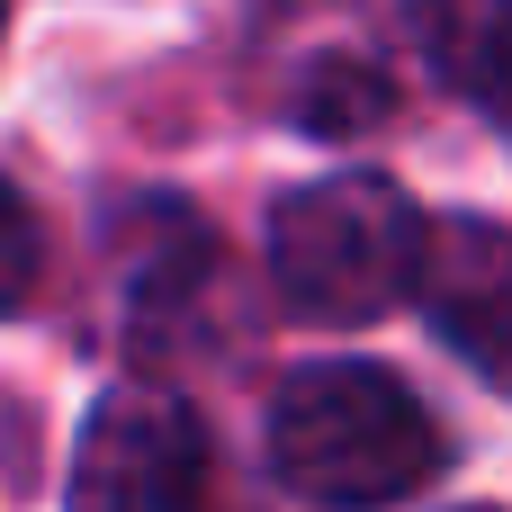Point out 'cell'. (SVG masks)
Here are the masks:
<instances>
[{"label": "cell", "instance_id": "6da1fadb", "mask_svg": "<svg viewBox=\"0 0 512 512\" xmlns=\"http://www.w3.org/2000/svg\"><path fill=\"white\" fill-rule=\"evenodd\" d=\"M270 468L324 512H378L450 468L432 405L378 360H306L270 396Z\"/></svg>", "mask_w": 512, "mask_h": 512}, {"label": "cell", "instance_id": "7a4b0ae2", "mask_svg": "<svg viewBox=\"0 0 512 512\" xmlns=\"http://www.w3.org/2000/svg\"><path fill=\"white\" fill-rule=\"evenodd\" d=\"M423 243H432V225L414 216V198L396 180L333 171V180H306L279 198L270 279H279L288 315H306V324H378L396 297H414Z\"/></svg>", "mask_w": 512, "mask_h": 512}, {"label": "cell", "instance_id": "3957f363", "mask_svg": "<svg viewBox=\"0 0 512 512\" xmlns=\"http://www.w3.org/2000/svg\"><path fill=\"white\" fill-rule=\"evenodd\" d=\"M63 512H216L207 423L171 387H108L81 423Z\"/></svg>", "mask_w": 512, "mask_h": 512}, {"label": "cell", "instance_id": "277c9868", "mask_svg": "<svg viewBox=\"0 0 512 512\" xmlns=\"http://www.w3.org/2000/svg\"><path fill=\"white\" fill-rule=\"evenodd\" d=\"M414 297H423L432 333L495 396H512V225H495V216H432Z\"/></svg>", "mask_w": 512, "mask_h": 512}, {"label": "cell", "instance_id": "5b68a950", "mask_svg": "<svg viewBox=\"0 0 512 512\" xmlns=\"http://www.w3.org/2000/svg\"><path fill=\"white\" fill-rule=\"evenodd\" d=\"M432 72L468 90L477 108L512 117V0H405Z\"/></svg>", "mask_w": 512, "mask_h": 512}, {"label": "cell", "instance_id": "8992f818", "mask_svg": "<svg viewBox=\"0 0 512 512\" xmlns=\"http://www.w3.org/2000/svg\"><path fill=\"white\" fill-rule=\"evenodd\" d=\"M288 117L315 126V135H351L369 117H387V72L369 54H333V63H315V90L288 99Z\"/></svg>", "mask_w": 512, "mask_h": 512}, {"label": "cell", "instance_id": "52a82bcc", "mask_svg": "<svg viewBox=\"0 0 512 512\" xmlns=\"http://www.w3.org/2000/svg\"><path fill=\"white\" fill-rule=\"evenodd\" d=\"M36 270H45V234H36V207H27V198L0 180V315H18V306H27Z\"/></svg>", "mask_w": 512, "mask_h": 512}, {"label": "cell", "instance_id": "ba28073f", "mask_svg": "<svg viewBox=\"0 0 512 512\" xmlns=\"http://www.w3.org/2000/svg\"><path fill=\"white\" fill-rule=\"evenodd\" d=\"M0 27H9V0H0Z\"/></svg>", "mask_w": 512, "mask_h": 512}]
</instances>
